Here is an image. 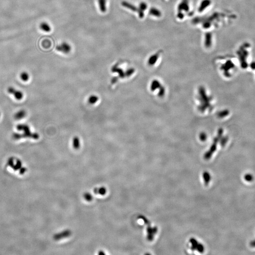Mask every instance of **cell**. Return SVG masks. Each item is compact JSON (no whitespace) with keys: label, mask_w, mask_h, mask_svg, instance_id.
<instances>
[{"label":"cell","mask_w":255,"mask_h":255,"mask_svg":"<svg viewBox=\"0 0 255 255\" xmlns=\"http://www.w3.org/2000/svg\"><path fill=\"white\" fill-rule=\"evenodd\" d=\"M40 29L45 32H49L51 30V27L47 23L43 22L40 24Z\"/></svg>","instance_id":"10"},{"label":"cell","mask_w":255,"mask_h":255,"mask_svg":"<svg viewBox=\"0 0 255 255\" xmlns=\"http://www.w3.org/2000/svg\"><path fill=\"white\" fill-rule=\"evenodd\" d=\"M244 178L246 181L251 182L253 180V176L250 174H247L244 176Z\"/></svg>","instance_id":"17"},{"label":"cell","mask_w":255,"mask_h":255,"mask_svg":"<svg viewBox=\"0 0 255 255\" xmlns=\"http://www.w3.org/2000/svg\"><path fill=\"white\" fill-rule=\"evenodd\" d=\"M98 100V97H97V96L93 95L90 96L88 99V102L91 105H93L97 102Z\"/></svg>","instance_id":"15"},{"label":"cell","mask_w":255,"mask_h":255,"mask_svg":"<svg viewBox=\"0 0 255 255\" xmlns=\"http://www.w3.org/2000/svg\"><path fill=\"white\" fill-rule=\"evenodd\" d=\"M0 117H1V113H0Z\"/></svg>","instance_id":"20"},{"label":"cell","mask_w":255,"mask_h":255,"mask_svg":"<svg viewBox=\"0 0 255 255\" xmlns=\"http://www.w3.org/2000/svg\"><path fill=\"white\" fill-rule=\"evenodd\" d=\"M8 92L11 95H13L16 100H21L23 98L24 94L23 92L19 90L16 89L13 87H9L8 89Z\"/></svg>","instance_id":"2"},{"label":"cell","mask_w":255,"mask_h":255,"mask_svg":"<svg viewBox=\"0 0 255 255\" xmlns=\"http://www.w3.org/2000/svg\"><path fill=\"white\" fill-rule=\"evenodd\" d=\"M112 71H113V72H116L118 73L120 76V77H123L124 76V72H123L122 70V69H120V68H118L117 66H114L113 67V68H112Z\"/></svg>","instance_id":"14"},{"label":"cell","mask_w":255,"mask_h":255,"mask_svg":"<svg viewBox=\"0 0 255 255\" xmlns=\"http://www.w3.org/2000/svg\"><path fill=\"white\" fill-rule=\"evenodd\" d=\"M149 14L155 18H159L161 17L162 13L157 8H153L149 10Z\"/></svg>","instance_id":"7"},{"label":"cell","mask_w":255,"mask_h":255,"mask_svg":"<svg viewBox=\"0 0 255 255\" xmlns=\"http://www.w3.org/2000/svg\"><path fill=\"white\" fill-rule=\"evenodd\" d=\"M211 3L212 2L211 0H202L198 6V12L200 13H203L204 12L207 10V9H209L211 6Z\"/></svg>","instance_id":"5"},{"label":"cell","mask_w":255,"mask_h":255,"mask_svg":"<svg viewBox=\"0 0 255 255\" xmlns=\"http://www.w3.org/2000/svg\"><path fill=\"white\" fill-rule=\"evenodd\" d=\"M20 78L22 81L23 82H27L29 79V73L26 71H23L21 73Z\"/></svg>","instance_id":"13"},{"label":"cell","mask_w":255,"mask_h":255,"mask_svg":"<svg viewBox=\"0 0 255 255\" xmlns=\"http://www.w3.org/2000/svg\"><path fill=\"white\" fill-rule=\"evenodd\" d=\"M80 140L79 137H75L73 139V146L75 149H78L80 148Z\"/></svg>","instance_id":"12"},{"label":"cell","mask_w":255,"mask_h":255,"mask_svg":"<svg viewBox=\"0 0 255 255\" xmlns=\"http://www.w3.org/2000/svg\"><path fill=\"white\" fill-rule=\"evenodd\" d=\"M56 48L59 52H62L65 54L69 53L71 50V46L66 42H63L60 45L57 46Z\"/></svg>","instance_id":"3"},{"label":"cell","mask_w":255,"mask_h":255,"mask_svg":"<svg viewBox=\"0 0 255 255\" xmlns=\"http://www.w3.org/2000/svg\"><path fill=\"white\" fill-rule=\"evenodd\" d=\"M98 255H105V253L103 251H99V252L98 253Z\"/></svg>","instance_id":"19"},{"label":"cell","mask_w":255,"mask_h":255,"mask_svg":"<svg viewBox=\"0 0 255 255\" xmlns=\"http://www.w3.org/2000/svg\"><path fill=\"white\" fill-rule=\"evenodd\" d=\"M83 197H84L85 200L88 202H90L93 200V196L90 193H88V192L85 193L83 195Z\"/></svg>","instance_id":"16"},{"label":"cell","mask_w":255,"mask_h":255,"mask_svg":"<svg viewBox=\"0 0 255 255\" xmlns=\"http://www.w3.org/2000/svg\"><path fill=\"white\" fill-rule=\"evenodd\" d=\"M71 235V230H66L55 234L53 236V239L56 241H59L63 239L70 237Z\"/></svg>","instance_id":"4"},{"label":"cell","mask_w":255,"mask_h":255,"mask_svg":"<svg viewBox=\"0 0 255 255\" xmlns=\"http://www.w3.org/2000/svg\"><path fill=\"white\" fill-rule=\"evenodd\" d=\"M93 192L96 194L104 196L106 194L107 190L105 187H101L100 188H96L94 189Z\"/></svg>","instance_id":"9"},{"label":"cell","mask_w":255,"mask_h":255,"mask_svg":"<svg viewBox=\"0 0 255 255\" xmlns=\"http://www.w3.org/2000/svg\"><path fill=\"white\" fill-rule=\"evenodd\" d=\"M27 113L25 110H21L16 113L14 115L15 119L17 120H21L25 118Z\"/></svg>","instance_id":"8"},{"label":"cell","mask_w":255,"mask_h":255,"mask_svg":"<svg viewBox=\"0 0 255 255\" xmlns=\"http://www.w3.org/2000/svg\"><path fill=\"white\" fill-rule=\"evenodd\" d=\"M122 5L123 7H124L125 8L131 10L133 11V12H139V8L136 7L133 4H131V3H128L126 1H122Z\"/></svg>","instance_id":"6"},{"label":"cell","mask_w":255,"mask_h":255,"mask_svg":"<svg viewBox=\"0 0 255 255\" xmlns=\"http://www.w3.org/2000/svg\"><path fill=\"white\" fill-rule=\"evenodd\" d=\"M250 246L253 247H255V241H252L250 242Z\"/></svg>","instance_id":"18"},{"label":"cell","mask_w":255,"mask_h":255,"mask_svg":"<svg viewBox=\"0 0 255 255\" xmlns=\"http://www.w3.org/2000/svg\"><path fill=\"white\" fill-rule=\"evenodd\" d=\"M17 129L18 131L21 132V133H15L13 134L12 137L15 140H18L23 138H29L34 139H39V136L38 134L31 132L30 127L27 125L24 124L18 125Z\"/></svg>","instance_id":"1"},{"label":"cell","mask_w":255,"mask_h":255,"mask_svg":"<svg viewBox=\"0 0 255 255\" xmlns=\"http://www.w3.org/2000/svg\"><path fill=\"white\" fill-rule=\"evenodd\" d=\"M98 1L100 11L103 13L105 12L107 10L106 0H98Z\"/></svg>","instance_id":"11"}]
</instances>
